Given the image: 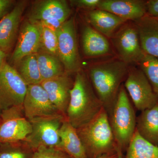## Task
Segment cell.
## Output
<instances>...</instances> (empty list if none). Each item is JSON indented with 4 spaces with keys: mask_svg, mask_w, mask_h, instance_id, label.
<instances>
[{
    "mask_svg": "<svg viewBox=\"0 0 158 158\" xmlns=\"http://www.w3.org/2000/svg\"><path fill=\"white\" fill-rule=\"evenodd\" d=\"M82 43L83 52L87 57L96 58L111 53V45L107 38L90 26H85L83 29Z\"/></svg>",
    "mask_w": 158,
    "mask_h": 158,
    "instance_id": "obj_18",
    "label": "cell"
},
{
    "mask_svg": "<svg viewBox=\"0 0 158 158\" xmlns=\"http://www.w3.org/2000/svg\"><path fill=\"white\" fill-rule=\"evenodd\" d=\"M118 158H123V153L120 151V150H118Z\"/></svg>",
    "mask_w": 158,
    "mask_h": 158,
    "instance_id": "obj_34",
    "label": "cell"
},
{
    "mask_svg": "<svg viewBox=\"0 0 158 158\" xmlns=\"http://www.w3.org/2000/svg\"><path fill=\"white\" fill-rule=\"evenodd\" d=\"M109 119L118 149L123 153L135 134L137 117L123 85L119 89Z\"/></svg>",
    "mask_w": 158,
    "mask_h": 158,
    "instance_id": "obj_4",
    "label": "cell"
},
{
    "mask_svg": "<svg viewBox=\"0 0 158 158\" xmlns=\"http://www.w3.org/2000/svg\"><path fill=\"white\" fill-rule=\"evenodd\" d=\"M97 158H118V151L117 152L103 155Z\"/></svg>",
    "mask_w": 158,
    "mask_h": 158,
    "instance_id": "obj_33",
    "label": "cell"
},
{
    "mask_svg": "<svg viewBox=\"0 0 158 158\" xmlns=\"http://www.w3.org/2000/svg\"><path fill=\"white\" fill-rule=\"evenodd\" d=\"M37 25L40 29L41 35L40 51L58 57V41L56 32L46 27Z\"/></svg>",
    "mask_w": 158,
    "mask_h": 158,
    "instance_id": "obj_27",
    "label": "cell"
},
{
    "mask_svg": "<svg viewBox=\"0 0 158 158\" xmlns=\"http://www.w3.org/2000/svg\"><path fill=\"white\" fill-rule=\"evenodd\" d=\"M40 31L36 24L26 22L21 27L15 48L12 54L10 61L15 65L24 57L36 54L40 50Z\"/></svg>",
    "mask_w": 158,
    "mask_h": 158,
    "instance_id": "obj_12",
    "label": "cell"
},
{
    "mask_svg": "<svg viewBox=\"0 0 158 158\" xmlns=\"http://www.w3.org/2000/svg\"><path fill=\"white\" fill-rule=\"evenodd\" d=\"M58 57L65 73L71 74L81 70V59L77 42L75 23L73 17L65 22L56 31Z\"/></svg>",
    "mask_w": 158,
    "mask_h": 158,
    "instance_id": "obj_6",
    "label": "cell"
},
{
    "mask_svg": "<svg viewBox=\"0 0 158 158\" xmlns=\"http://www.w3.org/2000/svg\"><path fill=\"white\" fill-rule=\"evenodd\" d=\"M88 18L93 28L105 37L110 38L121 26L127 22L111 12L99 9L89 11Z\"/></svg>",
    "mask_w": 158,
    "mask_h": 158,
    "instance_id": "obj_20",
    "label": "cell"
},
{
    "mask_svg": "<svg viewBox=\"0 0 158 158\" xmlns=\"http://www.w3.org/2000/svg\"><path fill=\"white\" fill-rule=\"evenodd\" d=\"M88 158L118 152L107 111L103 108L88 123L77 128Z\"/></svg>",
    "mask_w": 158,
    "mask_h": 158,
    "instance_id": "obj_3",
    "label": "cell"
},
{
    "mask_svg": "<svg viewBox=\"0 0 158 158\" xmlns=\"http://www.w3.org/2000/svg\"><path fill=\"white\" fill-rule=\"evenodd\" d=\"M138 64L149 81L155 93L158 97V57L145 54Z\"/></svg>",
    "mask_w": 158,
    "mask_h": 158,
    "instance_id": "obj_26",
    "label": "cell"
},
{
    "mask_svg": "<svg viewBox=\"0 0 158 158\" xmlns=\"http://www.w3.org/2000/svg\"><path fill=\"white\" fill-rule=\"evenodd\" d=\"M34 153L25 141L0 144V158H32Z\"/></svg>",
    "mask_w": 158,
    "mask_h": 158,
    "instance_id": "obj_25",
    "label": "cell"
},
{
    "mask_svg": "<svg viewBox=\"0 0 158 158\" xmlns=\"http://www.w3.org/2000/svg\"><path fill=\"white\" fill-rule=\"evenodd\" d=\"M27 87L17 70L7 62L0 70V113L23 106Z\"/></svg>",
    "mask_w": 158,
    "mask_h": 158,
    "instance_id": "obj_8",
    "label": "cell"
},
{
    "mask_svg": "<svg viewBox=\"0 0 158 158\" xmlns=\"http://www.w3.org/2000/svg\"><path fill=\"white\" fill-rule=\"evenodd\" d=\"M103 108L88 77L83 71L78 72L71 90L66 120L78 128L94 118Z\"/></svg>",
    "mask_w": 158,
    "mask_h": 158,
    "instance_id": "obj_2",
    "label": "cell"
},
{
    "mask_svg": "<svg viewBox=\"0 0 158 158\" xmlns=\"http://www.w3.org/2000/svg\"><path fill=\"white\" fill-rule=\"evenodd\" d=\"M71 11L64 0H44L33 4L29 15V21L36 23L48 19H58L65 23L69 19Z\"/></svg>",
    "mask_w": 158,
    "mask_h": 158,
    "instance_id": "obj_14",
    "label": "cell"
},
{
    "mask_svg": "<svg viewBox=\"0 0 158 158\" xmlns=\"http://www.w3.org/2000/svg\"><path fill=\"white\" fill-rule=\"evenodd\" d=\"M157 19V20L158 21V19Z\"/></svg>",
    "mask_w": 158,
    "mask_h": 158,
    "instance_id": "obj_35",
    "label": "cell"
},
{
    "mask_svg": "<svg viewBox=\"0 0 158 158\" xmlns=\"http://www.w3.org/2000/svg\"><path fill=\"white\" fill-rule=\"evenodd\" d=\"M98 9L133 22L147 14L146 1L143 0H101Z\"/></svg>",
    "mask_w": 158,
    "mask_h": 158,
    "instance_id": "obj_16",
    "label": "cell"
},
{
    "mask_svg": "<svg viewBox=\"0 0 158 158\" xmlns=\"http://www.w3.org/2000/svg\"><path fill=\"white\" fill-rule=\"evenodd\" d=\"M32 158H72L55 148H40L34 152Z\"/></svg>",
    "mask_w": 158,
    "mask_h": 158,
    "instance_id": "obj_28",
    "label": "cell"
},
{
    "mask_svg": "<svg viewBox=\"0 0 158 158\" xmlns=\"http://www.w3.org/2000/svg\"><path fill=\"white\" fill-rule=\"evenodd\" d=\"M101 0H73L70 1L72 6L80 8L93 11L98 9Z\"/></svg>",
    "mask_w": 158,
    "mask_h": 158,
    "instance_id": "obj_29",
    "label": "cell"
},
{
    "mask_svg": "<svg viewBox=\"0 0 158 158\" xmlns=\"http://www.w3.org/2000/svg\"><path fill=\"white\" fill-rule=\"evenodd\" d=\"M15 65L16 68H14L27 85L40 84L42 82L36 54L24 57Z\"/></svg>",
    "mask_w": 158,
    "mask_h": 158,
    "instance_id": "obj_24",
    "label": "cell"
},
{
    "mask_svg": "<svg viewBox=\"0 0 158 158\" xmlns=\"http://www.w3.org/2000/svg\"><path fill=\"white\" fill-rule=\"evenodd\" d=\"M128 65L119 59H111L95 63L89 69L90 83L109 116L127 76Z\"/></svg>",
    "mask_w": 158,
    "mask_h": 158,
    "instance_id": "obj_1",
    "label": "cell"
},
{
    "mask_svg": "<svg viewBox=\"0 0 158 158\" xmlns=\"http://www.w3.org/2000/svg\"><path fill=\"white\" fill-rule=\"evenodd\" d=\"M146 9L147 15L158 19V0L146 1Z\"/></svg>",
    "mask_w": 158,
    "mask_h": 158,
    "instance_id": "obj_31",
    "label": "cell"
},
{
    "mask_svg": "<svg viewBox=\"0 0 158 158\" xmlns=\"http://www.w3.org/2000/svg\"><path fill=\"white\" fill-rule=\"evenodd\" d=\"M66 119L58 115L30 119L31 132L25 141L34 152L40 148H56L60 142V128Z\"/></svg>",
    "mask_w": 158,
    "mask_h": 158,
    "instance_id": "obj_5",
    "label": "cell"
},
{
    "mask_svg": "<svg viewBox=\"0 0 158 158\" xmlns=\"http://www.w3.org/2000/svg\"><path fill=\"white\" fill-rule=\"evenodd\" d=\"M15 3L12 0H0V20L13 9Z\"/></svg>",
    "mask_w": 158,
    "mask_h": 158,
    "instance_id": "obj_30",
    "label": "cell"
},
{
    "mask_svg": "<svg viewBox=\"0 0 158 158\" xmlns=\"http://www.w3.org/2000/svg\"><path fill=\"white\" fill-rule=\"evenodd\" d=\"M118 59L127 64H138L145 53L141 48L138 29L134 22L125 23L111 37Z\"/></svg>",
    "mask_w": 158,
    "mask_h": 158,
    "instance_id": "obj_7",
    "label": "cell"
},
{
    "mask_svg": "<svg viewBox=\"0 0 158 158\" xmlns=\"http://www.w3.org/2000/svg\"><path fill=\"white\" fill-rule=\"evenodd\" d=\"M136 109L143 111L158 103V97L140 68H129L123 85Z\"/></svg>",
    "mask_w": 158,
    "mask_h": 158,
    "instance_id": "obj_9",
    "label": "cell"
},
{
    "mask_svg": "<svg viewBox=\"0 0 158 158\" xmlns=\"http://www.w3.org/2000/svg\"><path fill=\"white\" fill-rule=\"evenodd\" d=\"M123 158H158V146L141 138L135 130Z\"/></svg>",
    "mask_w": 158,
    "mask_h": 158,
    "instance_id": "obj_23",
    "label": "cell"
},
{
    "mask_svg": "<svg viewBox=\"0 0 158 158\" xmlns=\"http://www.w3.org/2000/svg\"><path fill=\"white\" fill-rule=\"evenodd\" d=\"M23 108L25 116L28 120L37 117L62 115L40 84L28 85Z\"/></svg>",
    "mask_w": 158,
    "mask_h": 158,
    "instance_id": "obj_11",
    "label": "cell"
},
{
    "mask_svg": "<svg viewBox=\"0 0 158 158\" xmlns=\"http://www.w3.org/2000/svg\"><path fill=\"white\" fill-rule=\"evenodd\" d=\"M138 29L141 48L145 54L158 58V21L149 15L134 22Z\"/></svg>",
    "mask_w": 158,
    "mask_h": 158,
    "instance_id": "obj_17",
    "label": "cell"
},
{
    "mask_svg": "<svg viewBox=\"0 0 158 158\" xmlns=\"http://www.w3.org/2000/svg\"><path fill=\"white\" fill-rule=\"evenodd\" d=\"M31 132V124L25 116L23 106L0 113V144L25 141Z\"/></svg>",
    "mask_w": 158,
    "mask_h": 158,
    "instance_id": "obj_10",
    "label": "cell"
},
{
    "mask_svg": "<svg viewBox=\"0 0 158 158\" xmlns=\"http://www.w3.org/2000/svg\"><path fill=\"white\" fill-rule=\"evenodd\" d=\"M70 75L65 73L62 75L42 81L40 84L51 102L65 118L74 82Z\"/></svg>",
    "mask_w": 158,
    "mask_h": 158,
    "instance_id": "obj_13",
    "label": "cell"
},
{
    "mask_svg": "<svg viewBox=\"0 0 158 158\" xmlns=\"http://www.w3.org/2000/svg\"><path fill=\"white\" fill-rule=\"evenodd\" d=\"M26 6L24 1L18 2L13 9L0 20V48L6 54L11 50L17 38Z\"/></svg>",
    "mask_w": 158,
    "mask_h": 158,
    "instance_id": "obj_15",
    "label": "cell"
},
{
    "mask_svg": "<svg viewBox=\"0 0 158 158\" xmlns=\"http://www.w3.org/2000/svg\"><path fill=\"white\" fill-rule=\"evenodd\" d=\"M7 54L0 48V70L3 68L5 65L7 63L6 61Z\"/></svg>",
    "mask_w": 158,
    "mask_h": 158,
    "instance_id": "obj_32",
    "label": "cell"
},
{
    "mask_svg": "<svg viewBox=\"0 0 158 158\" xmlns=\"http://www.w3.org/2000/svg\"><path fill=\"white\" fill-rule=\"evenodd\" d=\"M136 130L145 141L158 146V103L141 112L137 117Z\"/></svg>",
    "mask_w": 158,
    "mask_h": 158,
    "instance_id": "obj_21",
    "label": "cell"
},
{
    "mask_svg": "<svg viewBox=\"0 0 158 158\" xmlns=\"http://www.w3.org/2000/svg\"><path fill=\"white\" fill-rule=\"evenodd\" d=\"M36 56L43 81L65 73L64 66L59 57L41 51L36 54Z\"/></svg>",
    "mask_w": 158,
    "mask_h": 158,
    "instance_id": "obj_22",
    "label": "cell"
},
{
    "mask_svg": "<svg viewBox=\"0 0 158 158\" xmlns=\"http://www.w3.org/2000/svg\"><path fill=\"white\" fill-rule=\"evenodd\" d=\"M60 142L56 149L67 154L72 158H88L77 129L65 119L60 132Z\"/></svg>",
    "mask_w": 158,
    "mask_h": 158,
    "instance_id": "obj_19",
    "label": "cell"
}]
</instances>
